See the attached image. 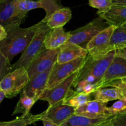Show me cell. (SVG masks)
<instances>
[{
    "mask_svg": "<svg viewBox=\"0 0 126 126\" xmlns=\"http://www.w3.org/2000/svg\"><path fill=\"white\" fill-rule=\"evenodd\" d=\"M115 57V50H112L103 57L94 59L88 54L86 60L78 72L77 76L73 84L72 88L77 93L86 84L97 85L105 75L106 70Z\"/></svg>",
    "mask_w": 126,
    "mask_h": 126,
    "instance_id": "obj_1",
    "label": "cell"
},
{
    "mask_svg": "<svg viewBox=\"0 0 126 126\" xmlns=\"http://www.w3.org/2000/svg\"><path fill=\"white\" fill-rule=\"evenodd\" d=\"M38 23L28 28H14L7 32V37L0 42V52L11 62L17 54L24 51L32 41Z\"/></svg>",
    "mask_w": 126,
    "mask_h": 126,
    "instance_id": "obj_2",
    "label": "cell"
},
{
    "mask_svg": "<svg viewBox=\"0 0 126 126\" xmlns=\"http://www.w3.org/2000/svg\"><path fill=\"white\" fill-rule=\"evenodd\" d=\"M51 30L46 23L38 22V27L32 41L22 52L20 59L12 66V71L23 67L27 69L31 62L44 49V41L46 36Z\"/></svg>",
    "mask_w": 126,
    "mask_h": 126,
    "instance_id": "obj_3",
    "label": "cell"
},
{
    "mask_svg": "<svg viewBox=\"0 0 126 126\" xmlns=\"http://www.w3.org/2000/svg\"><path fill=\"white\" fill-rule=\"evenodd\" d=\"M108 27L109 25L105 20L98 17L85 26L70 32L71 36L66 43L76 44L86 49V45L91 39Z\"/></svg>",
    "mask_w": 126,
    "mask_h": 126,
    "instance_id": "obj_4",
    "label": "cell"
},
{
    "mask_svg": "<svg viewBox=\"0 0 126 126\" xmlns=\"http://www.w3.org/2000/svg\"><path fill=\"white\" fill-rule=\"evenodd\" d=\"M30 79L26 68L23 67L11 71L0 82V91L5 94V98H12L21 93Z\"/></svg>",
    "mask_w": 126,
    "mask_h": 126,
    "instance_id": "obj_5",
    "label": "cell"
},
{
    "mask_svg": "<svg viewBox=\"0 0 126 126\" xmlns=\"http://www.w3.org/2000/svg\"><path fill=\"white\" fill-rule=\"evenodd\" d=\"M61 0H14L17 11L21 17L24 18L27 12L35 9L42 8L45 11L46 16L42 22H44L54 12L63 6Z\"/></svg>",
    "mask_w": 126,
    "mask_h": 126,
    "instance_id": "obj_6",
    "label": "cell"
},
{
    "mask_svg": "<svg viewBox=\"0 0 126 126\" xmlns=\"http://www.w3.org/2000/svg\"><path fill=\"white\" fill-rule=\"evenodd\" d=\"M86 60V57L85 59H78L65 63L58 64L56 63L53 65L48 78L46 89L53 88L70 75L79 71Z\"/></svg>",
    "mask_w": 126,
    "mask_h": 126,
    "instance_id": "obj_7",
    "label": "cell"
},
{
    "mask_svg": "<svg viewBox=\"0 0 126 126\" xmlns=\"http://www.w3.org/2000/svg\"><path fill=\"white\" fill-rule=\"evenodd\" d=\"M78 72L79 71L70 75L53 88L44 90L39 100L48 102L49 106L63 102L74 92L72 86L77 76Z\"/></svg>",
    "mask_w": 126,
    "mask_h": 126,
    "instance_id": "obj_8",
    "label": "cell"
},
{
    "mask_svg": "<svg viewBox=\"0 0 126 126\" xmlns=\"http://www.w3.org/2000/svg\"><path fill=\"white\" fill-rule=\"evenodd\" d=\"M116 27L109 26L96 34L86 46L88 54L94 59L103 57L109 52V43L111 36Z\"/></svg>",
    "mask_w": 126,
    "mask_h": 126,
    "instance_id": "obj_9",
    "label": "cell"
},
{
    "mask_svg": "<svg viewBox=\"0 0 126 126\" xmlns=\"http://www.w3.org/2000/svg\"><path fill=\"white\" fill-rule=\"evenodd\" d=\"M60 48L49 50L44 48L27 68L30 80L38 74L46 71L56 63Z\"/></svg>",
    "mask_w": 126,
    "mask_h": 126,
    "instance_id": "obj_10",
    "label": "cell"
},
{
    "mask_svg": "<svg viewBox=\"0 0 126 126\" xmlns=\"http://www.w3.org/2000/svg\"><path fill=\"white\" fill-rule=\"evenodd\" d=\"M24 20L17 11L14 0H7L0 4V25L9 32L20 27Z\"/></svg>",
    "mask_w": 126,
    "mask_h": 126,
    "instance_id": "obj_11",
    "label": "cell"
},
{
    "mask_svg": "<svg viewBox=\"0 0 126 126\" xmlns=\"http://www.w3.org/2000/svg\"><path fill=\"white\" fill-rule=\"evenodd\" d=\"M75 108L65 105L63 102L49 106L44 111L41 113V121L47 119L60 126L70 117L75 114Z\"/></svg>",
    "mask_w": 126,
    "mask_h": 126,
    "instance_id": "obj_12",
    "label": "cell"
},
{
    "mask_svg": "<svg viewBox=\"0 0 126 126\" xmlns=\"http://www.w3.org/2000/svg\"><path fill=\"white\" fill-rule=\"evenodd\" d=\"M75 114L90 119H106L112 116L105 103L91 100L75 110Z\"/></svg>",
    "mask_w": 126,
    "mask_h": 126,
    "instance_id": "obj_13",
    "label": "cell"
},
{
    "mask_svg": "<svg viewBox=\"0 0 126 126\" xmlns=\"http://www.w3.org/2000/svg\"><path fill=\"white\" fill-rule=\"evenodd\" d=\"M126 76V60L116 57L106 70L105 75L96 85V90L103 88L106 84L115 80L120 79Z\"/></svg>",
    "mask_w": 126,
    "mask_h": 126,
    "instance_id": "obj_14",
    "label": "cell"
},
{
    "mask_svg": "<svg viewBox=\"0 0 126 126\" xmlns=\"http://www.w3.org/2000/svg\"><path fill=\"white\" fill-rule=\"evenodd\" d=\"M53 66L29 80L22 92L25 94L28 97L33 98L36 102L38 101L43 91L46 88L48 78L51 72Z\"/></svg>",
    "mask_w": 126,
    "mask_h": 126,
    "instance_id": "obj_15",
    "label": "cell"
},
{
    "mask_svg": "<svg viewBox=\"0 0 126 126\" xmlns=\"http://www.w3.org/2000/svg\"><path fill=\"white\" fill-rule=\"evenodd\" d=\"M87 55L85 49L76 44L65 43L60 47L56 63L63 64L78 59H85Z\"/></svg>",
    "mask_w": 126,
    "mask_h": 126,
    "instance_id": "obj_16",
    "label": "cell"
},
{
    "mask_svg": "<svg viewBox=\"0 0 126 126\" xmlns=\"http://www.w3.org/2000/svg\"><path fill=\"white\" fill-rule=\"evenodd\" d=\"M99 17L105 20L109 26L117 27L126 23V6L112 5L106 12H97Z\"/></svg>",
    "mask_w": 126,
    "mask_h": 126,
    "instance_id": "obj_17",
    "label": "cell"
},
{
    "mask_svg": "<svg viewBox=\"0 0 126 126\" xmlns=\"http://www.w3.org/2000/svg\"><path fill=\"white\" fill-rule=\"evenodd\" d=\"M70 36V32H65L63 27L51 29L44 39V47L49 50L59 49L67 42Z\"/></svg>",
    "mask_w": 126,
    "mask_h": 126,
    "instance_id": "obj_18",
    "label": "cell"
},
{
    "mask_svg": "<svg viewBox=\"0 0 126 126\" xmlns=\"http://www.w3.org/2000/svg\"><path fill=\"white\" fill-rule=\"evenodd\" d=\"M72 17V11L68 7L60 9L53 14L44 23L51 29L63 27Z\"/></svg>",
    "mask_w": 126,
    "mask_h": 126,
    "instance_id": "obj_19",
    "label": "cell"
},
{
    "mask_svg": "<svg viewBox=\"0 0 126 126\" xmlns=\"http://www.w3.org/2000/svg\"><path fill=\"white\" fill-rule=\"evenodd\" d=\"M107 119H90L74 114L60 126H101Z\"/></svg>",
    "mask_w": 126,
    "mask_h": 126,
    "instance_id": "obj_20",
    "label": "cell"
},
{
    "mask_svg": "<svg viewBox=\"0 0 126 126\" xmlns=\"http://www.w3.org/2000/svg\"><path fill=\"white\" fill-rule=\"evenodd\" d=\"M94 100L103 103H107L110 101L116 100H124L119 91L116 88H103L96 90L93 93Z\"/></svg>",
    "mask_w": 126,
    "mask_h": 126,
    "instance_id": "obj_21",
    "label": "cell"
},
{
    "mask_svg": "<svg viewBox=\"0 0 126 126\" xmlns=\"http://www.w3.org/2000/svg\"><path fill=\"white\" fill-rule=\"evenodd\" d=\"M126 46V25L116 27L111 36L109 52Z\"/></svg>",
    "mask_w": 126,
    "mask_h": 126,
    "instance_id": "obj_22",
    "label": "cell"
},
{
    "mask_svg": "<svg viewBox=\"0 0 126 126\" xmlns=\"http://www.w3.org/2000/svg\"><path fill=\"white\" fill-rule=\"evenodd\" d=\"M35 103L36 101L33 98L28 97L25 94L22 92L20 95L19 100L12 113V116L19 113H22V116H25L29 114L31 108Z\"/></svg>",
    "mask_w": 126,
    "mask_h": 126,
    "instance_id": "obj_23",
    "label": "cell"
},
{
    "mask_svg": "<svg viewBox=\"0 0 126 126\" xmlns=\"http://www.w3.org/2000/svg\"><path fill=\"white\" fill-rule=\"evenodd\" d=\"M41 113L38 114H32L30 113L25 116L21 115L10 121H0V126H27L35 124L38 121H41Z\"/></svg>",
    "mask_w": 126,
    "mask_h": 126,
    "instance_id": "obj_24",
    "label": "cell"
},
{
    "mask_svg": "<svg viewBox=\"0 0 126 126\" xmlns=\"http://www.w3.org/2000/svg\"><path fill=\"white\" fill-rule=\"evenodd\" d=\"M91 100L90 94H85L83 93H77L74 91V93L69 96V97L64 100L63 103L65 105H69L70 107H74L75 109L84 104L89 101Z\"/></svg>",
    "mask_w": 126,
    "mask_h": 126,
    "instance_id": "obj_25",
    "label": "cell"
},
{
    "mask_svg": "<svg viewBox=\"0 0 126 126\" xmlns=\"http://www.w3.org/2000/svg\"><path fill=\"white\" fill-rule=\"evenodd\" d=\"M90 6L97 9L99 12H104L108 11L113 5L111 0H89Z\"/></svg>",
    "mask_w": 126,
    "mask_h": 126,
    "instance_id": "obj_26",
    "label": "cell"
},
{
    "mask_svg": "<svg viewBox=\"0 0 126 126\" xmlns=\"http://www.w3.org/2000/svg\"><path fill=\"white\" fill-rule=\"evenodd\" d=\"M12 66L11 62L0 52V82L5 76L11 72Z\"/></svg>",
    "mask_w": 126,
    "mask_h": 126,
    "instance_id": "obj_27",
    "label": "cell"
},
{
    "mask_svg": "<svg viewBox=\"0 0 126 126\" xmlns=\"http://www.w3.org/2000/svg\"><path fill=\"white\" fill-rule=\"evenodd\" d=\"M108 111L111 116L122 114L126 112V101L118 100L112 106L108 107Z\"/></svg>",
    "mask_w": 126,
    "mask_h": 126,
    "instance_id": "obj_28",
    "label": "cell"
},
{
    "mask_svg": "<svg viewBox=\"0 0 126 126\" xmlns=\"http://www.w3.org/2000/svg\"><path fill=\"white\" fill-rule=\"evenodd\" d=\"M114 87L118 89L120 94L123 97V99L126 101V86L121 79L115 80L105 85L103 87Z\"/></svg>",
    "mask_w": 126,
    "mask_h": 126,
    "instance_id": "obj_29",
    "label": "cell"
},
{
    "mask_svg": "<svg viewBox=\"0 0 126 126\" xmlns=\"http://www.w3.org/2000/svg\"><path fill=\"white\" fill-rule=\"evenodd\" d=\"M109 126H126V112L113 116Z\"/></svg>",
    "mask_w": 126,
    "mask_h": 126,
    "instance_id": "obj_30",
    "label": "cell"
},
{
    "mask_svg": "<svg viewBox=\"0 0 126 126\" xmlns=\"http://www.w3.org/2000/svg\"><path fill=\"white\" fill-rule=\"evenodd\" d=\"M115 57L126 60V46L115 50Z\"/></svg>",
    "mask_w": 126,
    "mask_h": 126,
    "instance_id": "obj_31",
    "label": "cell"
},
{
    "mask_svg": "<svg viewBox=\"0 0 126 126\" xmlns=\"http://www.w3.org/2000/svg\"><path fill=\"white\" fill-rule=\"evenodd\" d=\"M7 33L2 25H0V42L3 41L7 37Z\"/></svg>",
    "mask_w": 126,
    "mask_h": 126,
    "instance_id": "obj_32",
    "label": "cell"
},
{
    "mask_svg": "<svg viewBox=\"0 0 126 126\" xmlns=\"http://www.w3.org/2000/svg\"><path fill=\"white\" fill-rule=\"evenodd\" d=\"M113 5L126 6V0H111Z\"/></svg>",
    "mask_w": 126,
    "mask_h": 126,
    "instance_id": "obj_33",
    "label": "cell"
},
{
    "mask_svg": "<svg viewBox=\"0 0 126 126\" xmlns=\"http://www.w3.org/2000/svg\"><path fill=\"white\" fill-rule=\"evenodd\" d=\"M42 121L43 122V126H59L47 119H42Z\"/></svg>",
    "mask_w": 126,
    "mask_h": 126,
    "instance_id": "obj_34",
    "label": "cell"
},
{
    "mask_svg": "<svg viewBox=\"0 0 126 126\" xmlns=\"http://www.w3.org/2000/svg\"><path fill=\"white\" fill-rule=\"evenodd\" d=\"M112 116L110 117V118H109L108 119L106 120V121L105 122V123H104L101 126H109L111 125V120H112Z\"/></svg>",
    "mask_w": 126,
    "mask_h": 126,
    "instance_id": "obj_35",
    "label": "cell"
},
{
    "mask_svg": "<svg viewBox=\"0 0 126 126\" xmlns=\"http://www.w3.org/2000/svg\"><path fill=\"white\" fill-rule=\"evenodd\" d=\"M5 98V94L2 91H0V104L2 102V101L3 100L4 98Z\"/></svg>",
    "mask_w": 126,
    "mask_h": 126,
    "instance_id": "obj_36",
    "label": "cell"
},
{
    "mask_svg": "<svg viewBox=\"0 0 126 126\" xmlns=\"http://www.w3.org/2000/svg\"><path fill=\"white\" fill-rule=\"evenodd\" d=\"M121 79V81L124 83V84L126 86V79Z\"/></svg>",
    "mask_w": 126,
    "mask_h": 126,
    "instance_id": "obj_37",
    "label": "cell"
},
{
    "mask_svg": "<svg viewBox=\"0 0 126 126\" xmlns=\"http://www.w3.org/2000/svg\"><path fill=\"white\" fill-rule=\"evenodd\" d=\"M7 1V0H0V4L2 3V2H5V1Z\"/></svg>",
    "mask_w": 126,
    "mask_h": 126,
    "instance_id": "obj_38",
    "label": "cell"
},
{
    "mask_svg": "<svg viewBox=\"0 0 126 126\" xmlns=\"http://www.w3.org/2000/svg\"><path fill=\"white\" fill-rule=\"evenodd\" d=\"M122 79H126V77L123 78H122Z\"/></svg>",
    "mask_w": 126,
    "mask_h": 126,
    "instance_id": "obj_39",
    "label": "cell"
},
{
    "mask_svg": "<svg viewBox=\"0 0 126 126\" xmlns=\"http://www.w3.org/2000/svg\"><path fill=\"white\" fill-rule=\"evenodd\" d=\"M125 24H126V23H125Z\"/></svg>",
    "mask_w": 126,
    "mask_h": 126,
    "instance_id": "obj_40",
    "label": "cell"
}]
</instances>
